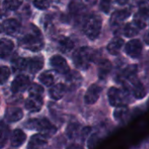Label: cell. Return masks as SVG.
Masks as SVG:
<instances>
[{
    "label": "cell",
    "mask_w": 149,
    "mask_h": 149,
    "mask_svg": "<svg viewBox=\"0 0 149 149\" xmlns=\"http://www.w3.org/2000/svg\"><path fill=\"white\" fill-rule=\"evenodd\" d=\"M19 44L23 48L35 52L42 50L45 42L39 29L37 26L31 24L28 31L19 39Z\"/></svg>",
    "instance_id": "obj_1"
},
{
    "label": "cell",
    "mask_w": 149,
    "mask_h": 149,
    "mask_svg": "<svg viewBox=\"0 0 149 149\" xmlns=\"http://www.w3.org/2000/svg\"><path fill=\"white\" fill-rule=\"evenodd\" d=\"M94 58V52L88 46H83L77 49L72 54V61L74 65L80 70L89 68Z\"/></svg>",
    "instance_id": "obj_2"
},
{
    "label": "cell",
    "mask_w": 149,
    "mask_h": 149,
    "mask_svg": "<svg viewBox=\"0 0 149 149\" xmlns=\"http://www.w3.org/2000/svg\"><path fill=\"white\" fill-rule=\"evenodd\" d=\"M24 126L29 129H35L45 137H52L57 133V127L47 119H31L27 120Z\"/></svg>",
    "instance_id": "obj_3"
},
{
    "label": "cell",
    "mask_w": 149,
    "mask_h": 149,
    "mask_svg": "<svg viewBox=\"0 0 149 149\" xmlns=\"http://www.w3.org/2000/svg\"><path fill=\"white\" fill-rule=\"evenodd\" d=\"M102 28V19L97 14L88 16L84 22L83 31L85 35L91 40H95L99 38Z\"/></svg>",
    "instance_id": "obj_4"
},
{
    "label": "cell",
    "mask_w": 149,
    "mask_h": 149,
    "mask_svg": "<svg viewBox=\"0 0 149 149\" xmlns=\"http://www.w3.org/2000/svg\"><path fill=\"white\" fill-rule=\"evenodd\" d=\"M50 65L54 71L60 74H68L70 67L65 58L60 55H53L50 58Z\"/></svg>",
    "instance_id": "obj_5"
},
{
    "label": "cell",
    "mask_w": 149,
    "mask_h": 149,
    "mask_svg": "<svg viewBox=\"0 0 149 149\" xmlns=\"http://www.w3.org/2000/svg\"><path fill=\"white\" fill-rule=\"evenodd\" d=\"M30 86V79L28 76L20 74L17 75L11 83L10 90L14 93H19L24 92Z\"/></svg>",
    "instance_id": "obj_6"
},
{
    "label": "cell",
    "mask_w": 149,
    "mask_h": 149,
    "mask_svg": "<svg viewBox=\"0 0 149 149\" xmlns=\"http://www.w3.org/2000/svg\"><path fill=\"white\" fill-rule=\"evenodd\" d=\"M142 44L139 39H132L126 44L125 52L132 58H138L142 53Z\"/></svg>",
    "instance_id": "obj_7"
},
{
    "label": "cell",
    "mask_w": 149,
    "mask_h": 149,
    "mask_svg": "<svg viewBox=\"0 0 149 149\" xmlns=\"http://www.w3.org/2000/svg\"><path fill=\"white\" fill-rule=\"evenodd\" d=\"M101 92H102V88L99 85L97 84L91 85L86 92V94L84 97L85 103L87 105L95 104L99 100Z\"/></svg>",
    "instance_id": "obj_8"
},
{
    "label": "cell",
    "mask_w": 149,
    "mask_h": 149,
    "mask_svg": "<svg viewBox=\"0 0 149 149\" xmlns=\"http://www.w3.org/2000/svg\"><path fill=\"white\" fill-rule=\"evenodd\" d=\"M107 97L110 105L113 107H117L123 104V100H125V93L120 89L113 86L108 90Z\"/></svg>",
    "instance_id": "obj_9"
},
{
    "label": "cell",
    "mask_w": 149,
    "mask_h": 149,
    "mask_svg": "<svg viewBox=\"0 0 149 149\" xmlns=\"http://www.w3.org/2000/svg\"><path fill=\"white\" fill-rule=\"evenodd\" d=\"M44 101L42 99V96H31L29 95V98L25 101V108L31 113H37L39 112L43 107Z\"/></svg>",
    "instance_id": "obj_10"
},
{
    "label": "cell",
    "mask_w": 149,
    "mask_h": 149,
    "mask_svg": "<svg viewBox=\"0 0 149 149\" xmlns=\"http://www.w3.org/2000/svg\"><path fill=\"white\" fill-rule=\"evenodd\" d=\"M21 28L20 23L14 18H8L4 20L2 24V30L4 33L8 35L17 34Z\"/></svg>",
    "instance_id": "obj_11"
},
{
    "label": "cell",
    "mask_w": 149,
    "mask_h": 149,
    "mask_svg": "<svg viewBox=\"0 0 149 149\" xmlns=\"http://www.w3.org/2000/svg\"><path fill=\"white\" fill-rule=\"evenodd\" d=\"M131 15V11L128 9H122L120 10H116L113 13L111 17V24L113 26H118L121 24L126 19H127Z\"/></svg>",
    "instance_id": "obj_12"
},
{
    "label": "cell",
    "mask_w": 149,
    "mask_h": 149,
    "mask_svg": "<svg viewBox=\"0 0 149 149\" xmlns=\"http://www.w3.org/2000/svg\"><path fill=\"white\" fill-rule=\"evenodd\" d=\"M113 65L108 59H102L98 66V77L100 79H106L112 72Z\"/></svg>",
    "instance_id": "obj_13"
},
{
    "label": "cell",
    "mask_w": 149,
    "mask_h": 149,
    "mask_svg": "<svg viewBox=\"0 0 149 149\" xmlns=\"http://www.w3.org/2000/svg\"><path fill=\"white\" fill-rule=\"evenodd\" d=\"M131 84H132V93L134 94V96L136 98V99H143L146 94H147V90L144 86V85L136 79V77L134 78L133 79L130 80Z\"/></svg>",
    "instance_id": "obj_14"
},
{
    "label": "cell",
    "mask_w": 149,
    "mask_h": 149,
    "mask_svg": "<svg viewBox=\"0 0 149 149\" xmlns=\"http://www.w3.org/2000/svg\"><path fill=\"white\" fill-rule=\"evenodd\" d=\"M47 144V137L42 134H36L32 135L29 141L28 148H41L45 147Z\"/></svg>",
    "instance_id": "obj_15"
},
{
    "label": "cell",
    "mask_w": 149,
    "mask_h": 149,
    "mask_svg": "<svg viewBox=\"0 0 149 149\" xmlns=\"http://www.w3.org/2000/svg\"><path fill=\"white\" fill-rule=\"evenodd\" d=\"M82 81H83V79H82L81 75L77 72H69L68 76L66 77L67 86L72 90H75V89L79 88L81 86Z\"/></svg>",
    "instance_id": "obj_16"
},
{
    "label": "cell",
    "mask_w": 149,
    "mask_h": 149,
    "mask_svg": "<svg viewBox=\"0 0 149 149\" xmlns=\"http://www.w3.org/2000/svg\"><path fill=\"white\" fill-rule=\"evenodd\" d=\"M124 44H125V41L123 38H121L120 37H115L108 43V45L107 46V50L111 55H117V54H119V52H120V49L122 48V46L124 45Z\"/></svg>",
    "instance_id": "obj_17"
},
{
    "label": "cell",
    "mask_w": 149,
    "mask_h": 149,
    "mask_svg": "<svg viewBox=\"0 0 149 149\" xmlns=\"http://www.w3.org/2000/svg\"><path fill=\"white\" fill-rule=\"evenodd\" d=\"M15 47L14 43L10 39H7L3 38L0 42V56L1 58H5L10 56L13 52Z\"/></svg>",
    "instance_id": "obj_18"
},
{
    "label": "cell",
    "mask_w": 149,
    "mask_h": 149,
    "mask_svg": "<svg viewBox=\"0 0 149 149\" xmlns=\"http://www.w3.org/2000/svg\"><path fill=\"white\" fill-rule=\"evenodd\" d=\"M66 86L62 83H58L56 85H52L49 90L50 97L54 100H58L62 99L65 93Z\"/></svg>",
    "instance_id": "obj_19"
},
{
    "label": "cell",
    "mask_w": 149,
    "mask_h": 149,
    "mask_svg": "<svg viewBox=\"0 0 149 149\" xmlns=\"http://www.w3.org/2000/svg\"><path fill=\"white\" fill-rule=\"evenodd\" d=\"M44 66V58L42 56H37L34 58H31L28 61V69L31 73L36 74Z\"/></svg>",
    "instance_id": "obj_20"
},
{
    "label": "cell",
    "mask_w": 149,
    "mask_h": 149,
    "mask_svg": "<svg viewBox=\"0 0 149 149\" xmlns=\"http://www.w3.org/2000/svg\"><path fill=\"white\" fill-rule=\"evenodd\" d=\"M26 141V134L21 129H15L10 136V145L14 148H18Z\"/></svg>",
    "instance_id": "obj_21"
},
{
    "label": "cell",
    "mask_w": 149,
    "mask_h": 149,
    "mask_svg": "<svg viewBox=\"0 0 149 149\" xmlns=\"http://www.w3.org/2000/svg\"><path fill=\"white\" fill-rule=\"evenodd\" d=\"M23 116V111L18 107H10L5 112V119L9 122H17Z\"/></svg>",
    "instance_id": "obj_22"
},
{
    "label": "cell",
    "mask_w": 149,
    "mask_h": 149,
    "mask_svg": "<svg viewBox=\"0 0 149 149\" xmlns=\"http://www.w3.org/2000/svg\"><path fill=\"white\" fill-rule=\"evenodd\" d=\"M58 47L60 52H62L64 53H68L69 52H71L73 49L74 43L70 38L62 36L58 40Z\"/></svg>",
    "instance_id": "obj_23"
},
{
    "label": "cell",
    "mask_w": 149,
    "mask_h": 149,
    "mask_svg": "<svg viewBox=\"0 0 149 149\" xmlns=\"http://www.w3.org/2000/svg\"><path fill=\"white\" fill-rule=\"evenodd\" d=\"M137 66L136 65H130L128 67H127L121 73L120 79L123 80H131L134 78L136 77V72H137Z\"/></svg>",
    "instance_id": "obj_24"
},
{
    "label": "cell",
    "mask_w": 149,
    "mask_h": 149,
    "mask_svg": "<svg viewBox=\"0 0 149 149\" xmlns=\"http://www.w3.org/2000/svg\"><path fill=\"white\" fill-rule=\"evenodd\" d=\"M29 59L25 58H17L12 61V69L14 72H21L28 68Z\"/></svg>",
    "instance_id": "obj_25"
},
{
    "label": "cell",
    "mask_w": 149,
    "mask_h": 149,
    "mask_svg": "<svg viewBox=\"0 0 149 149\" xmlns=\"http://www.w3.org/2000/svg\"><path fill=\"white\" fill-rule=\"evenodd\" d=\"M127 113H128V107L126 105L121 104V105L115 107V109L113 112V117L117 121H120L127 116Z\"/></svg>",
    "instance_id": "obj_26"
},
{
    "label": "cell",
    "mask_w": 149,
    "mask_h": 149,
    "mask_svg": "<svg viewBox=\"0 0 149 149\" xmlns=\"http://www.w3.org/2000/svg\"><path fill=\"white\" fill-rule=\"evenodd\" d=\"M39 82L45 86H52L54 83V77L50 72H44L38 77Z\"/></svg>",
    "instance_id": "obj_27"
},
{
    "label": "cell",
    "mask_w": 149,
    "mask_h": 149,
    "mask_svg": "<svg viewBox=\"0 0 149 149\" xmlns=\"http://www.w3.org/2000/svg\"><path fill=\"white\" fill-rule=\"evenodd\" d=\"M139 29L140 28L134 22L133 23H128L124 27L123 34L127 38H133V37H134V36H136L138 34Z\"/></svg>",
    "instance_id": "obj_28"
},
{
    "label": "cell",
    "mask_w": 149,
    "mask_h": 149,
    "mask_svg": "<svg viewBox=\"0 0 149 149\" xmlns=\"http://www.w3.org/2000/svg\"><path fill=\"white\" fill-rule=\"evenodd\" d=\"M79 125L76 122H72L70 123L66 128V135L69 139H74L79 133Z\"/></svg>",
    "instance_id": "obj_29"
},
{
    "label": "cell",
    "mask_w": 149,
    "mask_h": 149,
    "mask_svg": "<svg viewBox=\"0 0 149 149\" xmlns=\"http://www.w3.org/2000/svg\"><path fill=\"white\" fill-rule=\"evenodd\" d=\"M23 3V0H3V7L9 10H17L21 4Z\"/></svg>",
    "instance_id": "obj_30"
},
{
    "label": "cell",
    "mask_w": 149,
    "mask_h": 149,
    "mask_svg": "<svg viewBox=\"0 0 149 149\" xmlns=\"http://www.w3.org/2000/svg\"><path fill=\"white\" fill-rule=\"evenodd\" d=\"M43 93H44V88L38 84H33L29 88V95L31 96H42Z\"/></svg>",
    "instance_id": "obj_31"
},
{
    "label": "cell",
    "mask_w": 149,
    "mask_h": 149,
    "mask_svg": "<svg viewBox=\"0 0 149 149\" xmlns=\"http://www.w3.org/2000/svg\"><path fill=\"white\" fill-rule=\"evenodd\" d=\"M146 17H144L142 15H141L139 12H137L134 15V23L140 28V29H143L146 27L147 24H146Z\"/></svg>",
    "instance_id": "obj_32"
},
{
    "label": "cell",
    "mask_w": 149,
    "mask_h": 149,
    "mask_svg": "<svg viewBox=\"0 0 149 149\" xmlns=\"http://www.w3.org/2000/svg\"><path fill=\"white\" fill-rule=\"evenodd\" d=\"M8 135H9L8 127L4 125V123L2 121V123H1V139H0V141H1V148H3L4 144L6 143L7 139H8Z\"/></svg>",
    "instance_id": "obj_33"
},
{
    "label": "cell",
    "mask_w": 149,
    "mask_h": 149,
    "mask_svg": "<svg viewBox=\"0 0 149 149\" xmlns=\"http://www.w3.org/2000/svg\"><path fill=\"white\" fill-rule=\"evenodd\" d=\"M113 0H100V9L104 13H109Z\"/></svg>",
    "instance_id": "obj_34"
},
{
    "label": "cell",
    "mask_w": 149,
    "mask_h": 149,
    "mask_svg": "<svg viewBox=\"0 0 149 149\" xmlns=\"http://www.w3.org/2000/svg\"><path fill=\"white\" fill-rule=\"evenodd\" d=\"M50 0H34L33 4L39 10H46L50 7Z\"/></svg>",
    "instance_id": "obj_35"
},
{
    "label": "cell",
    "mask_w": 149,
    "mask_h": 149,
    "mask_svg": "<svg viewBox=\"0 0 149 149\" xmlns=\"http://www.w3.org/2000/svg\"><path fill=\"white\" fill-rule=\"evenodd\" d=\"M141 15H142L144 17L148 18L149 17V5L148 3L145 2H141L139 5V11Z\"/></svg>",
    "instance_id": "obj_36"
},
{
    "label": "cell",
    "mask_w": 149,
    "mask_h": 149,
    "mask_svg": "<svg viewBox=\"0 0 149 149\" xmlns=\"http://www.w3.org/2000/svg\"><path fill=\"white\" fill-rule=\"evenodd\" d=\"M10 75V71L7 66L2 65L1 66V84H4L5 81H7V79H9Z\"/></svg>",
    "instance_id": "obj_37"
},
{
    "label": "cell",
    "mask_w": 149,
    "mask_h": 149,
    "mask_svg": "<svg viewBox=\"0 0 149 149\" xmlns=\"http://www.w3.org/2000/svg\"><path fill=\"white\" fill-rule=\"evenodd\" d=\"M90 133H91V127H85L83 130H82V132H81V137H82V140H85L89 134H90Z\"/></svg>",
    "instance_id": "obj_38"
},
{
    "label": "cell",
    "mask_w": 149,
    "mask_h": 149,
    "mask_svg": "<svg viewBox=\"0 0 149 149\" xmlns=\"http://www.w3.org/2000/svg\"><path fill=\"white\" fill-rule=\"evenodd\" d=\"M143 39H144V42L149 45V29L145 32L144 36H143Z\"/></svg>",
    "instance_id": "obj_39"
},
{
    "label": "cell",
    "mask_w": 149,
    "mask_h": 149,
    "mask_svg": "<svg viewBox=\"0 0 149 149\" xmlns=\"http://www.w3.org/2000/svg\"><path fill=\"white\" fill-rule=\"evenodd\" d=\"M116 2L120 5H123V4H126L128 2V0H116Z\"/></svg>",
    "instance_id": "obj_40"
},
{
    "label": "cell",
    "mask_w": 149,
    "mask_h": 149,
    "mask_svg": "<svg viewBox=\"0 0 149 149\" xmlns=\"http://www.w3.org/2000/svg\"><path fill=\"white\" fill-rule=\"evenodd\" d=\"M87 1H89V0H87Z\"/></svg>",
    "instance_id": "obj_41"
},
{
    "label": "cell",
    "mask_w": 149,
    "mask_h": 149,
    "mask_svg": "<svg viewBox=\"0 0 149 149\" xmlns=\"http://www.w3.org/2000/svg\"><path fill=\"white\" fill-rule=\"evenodd\" d=\"M148 143H149V142H148Z\"/></svg>",
    "instance_id": "obj_42"
}]
</instances>
